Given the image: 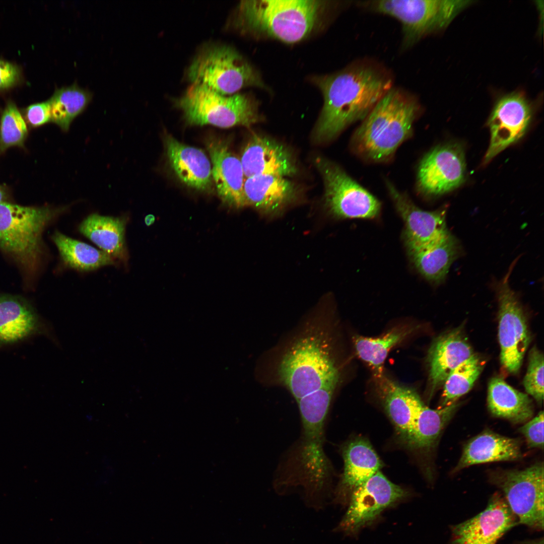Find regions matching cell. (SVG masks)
<instances>
[{"label": "cell", "instance_id": "obj_18", "mask_svg": "<svg viewBox=\"0 0 544 544\" xmlns=\"http://www.w3.org/2000/svg\"><path fill=\"white\" fill-rule=\"evenodd\" d=\"M213 180L218 194L227 205L240 208L246 206L244 195L245 176L240 159L226 142L210 139L207 143Z\"/></svg>", "mask_w": 544, "mask_h": 544}, {"label": "cell", "instance_id": "obj_6", "mask_svg": "<svg viewBox=\"0 0 544 544\" xmlns=\"http://www.w3.org/2000/svg\"><path fill=\"white\" fill-rule=\"evenodd\" d=\"M175 104L193 125L249 127L260 118L257 102L250 95H223L196 84H191Z\"/></svg>", "mask_w": 544, "mask_h": 544}, {"label": "cell", "instance_id": "obj_33", "mask_svg": "<svg viewBox=\"0 0 544 544\" xmlns=\"http://www.w3.org/2000/svg\"><path fill=\"white\" fill-rule=\"evenodd\" d=\"M92 98L88 90L77 84L55 89L48 99L51 121L63 131H67L73 120L86 108Z\"/></svg>", "mask_w": 544, "mask_h": 544}, {"label": "cell", "instance_id": "obj_11", "mask_svg": "<svg viewBox=\"0 0 544 544\" xmlns=\"http://www.w3.org/2000/svg\"><path fill=\"white\" fill-rule=\"evenodd\" d=\"M406 489L388 480L380 470L354 490L335 531L354 536L371 525L381 513L409 496Z\"/></svg>", "mask_w": 544, "mask_h": 544}, {"label": "cell", "instance_id": "obj_41", "mask_svg": "<svg viewBox=\"0 0 544 544\" xmlns=\"http://www.w3.org/2000/svg\"><path fill=\"white\" fill-rule=\"evenodd\" d=\"M155 220V217L152 215H148L145 218V223L148 226L153 224Z\"/></svg>", "mask_w": 544, "mask_h": 544}, {"label": "cell", "instance_id": "obj_29", "mask_svg": "<svg viewBox=\"0 0 544 544\" xmlns=\"http://www.w3.org/2000/svg\"><path fill=\"white\" fill-rule=\"evenodd\" d=\"M487 404L493 416L514 424L525 422L532 418L534 413L532 401L527 394L514 389L497 377L492 378L489 382Z\"/></svg>", "mask_w": 544, "mask_h": 544}, {"label": "cell", "instance_id": "obj_27", "mask_svg": "<svg viewBox=\"0 0 544 544\" xmlns=\"http://www.w3.org/2000/svg\"><path fill=\"white\" fill-rule=\"evenodd\" d=\"M295 191L292 182L277 175L248 177L244 184L246 206L252 207L266 214L281 209L294 198Z\"/></svg>", "mask_w": 544, "mask_h": 544}, {"label": "cell", "instance_id": "obj_38", "mask_svg": "<svg viewBox=\"0 0 544 544\" xmlns=\"http://www.w3.org/2000/svg\"><path fill=\"white\" fill-rule=\"evenodd\" d=\"M25 115L27 122L33 127L40 126L51 121L49 100L30 105L26 109Z\"/></svg>", "mask_w": 544, "mask_h": 544}, {"label": "cell", "instance_id": "obj_32", "mask_svg": "<svg viewBox=\"0 0 544 544\" xmlns=\"http://www.w3.org/2000/svg\"><path fill=\"white\" fill-rule=\"evenodd\" d=\"M416 327L395 328L378 337L356 335L353 337L355 348L359 357L371 368L375 378L383 374V364L392 348L411 334Z\"/></svg>", "mask_w": 544, "mask_h": 544}, {"label": "cell", "instance_id": "obj_3", "mask_svg": "<svg viewBox=\"0 0 544 544\" xmlns=\"http://www.w3.org/2000/svg\"><path fill=\"white\" fill-rule=\"evenodd\" d=\"M324 5L315 0L242 1L237 24L244 30L295 43L311 32Z\"/></svg>", "mask_w": 544, "mask_h": 544}, {"label": "cell", "instance_id": "obj_20", "mask_svg": "<svg viewBox=\"0 0 544 544\" xmlns=\"http://www.w3.org/2000/svg\"><path fill=\"white\" fill-rule=\"evenodd\" d=\"M240 161L245 178L268 174L285 177L297 171L290 153L282 145L257 135L250 138Z\"/></svg>", "mask_w": 544, "mask_h": 544}, {"label": "cell", "instance_id": "obj_8", "mask_svg": "<svg viewBox=\"0 0 544 544\" xmlns=\"http://www.w3.org/2000/svg\"><path fill=\"white\" fill-rule=\"evenodd\" d=\"M468 2L443 0H377L361 1L360 7L391 17L401 24L402 46L407 48L451 22Z\"/></svg>", "mask_w": 544, "mask_h": 544}, {"label": "cell", "instance_id": "obj_7", "mask_svg": "<svg viewBox=\"0 0 544 544\" xmlns=\"http://www.w3.org/2000/svg\"><path fill=\"white\" fill-rule=\"evenodd\" d=\"M187 77L191 84L226 96L247 87L263 86L252 66L235 48L225 44H211L202 49L190 64Z\"/></svg>", "mask_w": 544, "mask_h": 544}, {"label": "cell", "instance_id": "obj_15", "mask_svg": "<svg viewBox=\"0 0 544 544\" xmlns=\"http://www.w3.org/2000/svg\"><path fill=\"white\" fill-rule=\"evenodd\" d=\"M518 524L504 497L495 493L484 511L452 526L451 544H496Z\"/></svg>", "mask_w": 544, "mask_h": 544}, {"label": "cell", "instance_id": "obj_28", "mask_svg": "<svg viewBox=\"0 0 544 544\" xmlns=\"http://www.w3.org/2000/svg\"><path fill=\"white\" fill-rule=\"evenodd\" d=\"M407 250L421 275L436 284L444 281L451 264L460 252L459 242L449 232L433 243Z\"/></svg>", "mask_w": 544, "mask_h": 544}, {"label": "cell", "instance_id": "obj_35", "mask_svg": "<svg viewBox=\"0 0 544 544\" xmlns=\"http://www.w3.org/2000/svg\"><path fill=\"white\" fill-rule=\"evenodd\" d=\"M28 128L16 105L10 102L0 121V155L13 147H22L28 135Z\"/></svg>", "mask_w": 544, "mask_h": 544}, {"label": "cell", "instance_id": "obj_12", "mask_svg": "<svg viewBox=\"0 0 544 544\" xmlns=\"http://www.w3.org/2000/svg\"><path fill=\"white\" fill-rule=\"evenodd\" d=\"M512 267L498 285L497 292L501 362L509 372L516 374L521 366L531 338L522 307L509 285Z\"/></svg>", "mask_w": 544, "mask_h": 544}, {"label": "cell", "instance_id": "obj_4", "mask_svg": "<svg viewBox=\"0 0 544 544\" xmlns=\"http://www.w3.org/2000/svg\"><path fill=\"white\" fill-rule=\"evenodd\" d=\"M66 207L23 206L0 202V248L28 275L40 266L44 255L42 234Z\"/></svg>", "mask_w": 544, "mask_h": 544}, {"label": "cell", "instance_id": "obj_40", "mask_svg": "<svg viewBox=\"0 0 544 544\" xmlns=\"http://www.w3.org/2000/svg\"><path fill=\"white\" fill-rule=\"evenodd\" d=\"M8 192L5 187L0 184V202L7 201Z\"/></svg>", "mask_w": 544, "mask_h": 544}, {"label": "cell", "instance_id": "obj_5", "mask_svg": "<svg viewBox=\"0 0 544 544\" xmlns=\"http://www.w3.org/2000/svg\"><path fill=\"white\" fill-rule=\"evenodd\" d=\"M322 338L314 334L301 338L280 362V378L297 400L338 382V369Z\"/></svg>", "mask_w": 544, "mask_h": 544}, {"label": "cell", "instance_id": "obj_30", "mask_svg": "<svg viewBox=\"0 0 544 544\" xmlns=\"http://www.w3.org/2000/svg\"><path fill=\"white\" fill-rule=\"evenodd\" d=\"M52 239L65 266L80 271H90L107 265H117L115 259L101 250L55 231Z\"/></svg>", "mask_w": 544, "mask_h": 544}, {"label": "cell", "instance_id": "obj_37", "mask_svg": "<svg viewBox=\"0 0 544 544\" xmlns=\"http://www.w3.org/2000/svg\"><path fill=\"white\" fill-rule=\"evenodd\" d=\"M543 421L542 411L519 429L524 436L529 448L543 449Z\"/></svg>", "mask_w": 544, "mask_h": 544}, {"label": "cell", "instance_id": "obj_24", "mask_svg": "<svg viewBox=\"0 0 544 544\" xmlns=\"http://www.w3.org/2000/svg\"><path fill=\"white\" fill-rule=\"evenodd\" d=\"M522 456L520 443L486 430L469 440L453 472L469 466L494 461L519 460Z\"/></svg>", "mask_w": 544, "mask_h": 544}, {"label": "cell", "instance_id": "obj_17", "mask_svg": "<svg viewBox=\"0 0 544 544\" xmlns=\"http://www.w3.org/2000/svg\"><path fill=\"white\" fill-rule=\"evenodd\" d=\"M335 387H324L297 400L301 416L303 442L302 462L313 467L326 462L322 450L324 421Z\"/></svg>", "mask_w": 544, "mask_h": 544}, {"label": "cell", "instance_id": "obj_13", "mask_svg": "<svg viewBox=\"0 0 544 544\" xmlns=\"http://www.w3.org/2000/svg\"><path fill=\"white\" fill-rule=\"evenodd\" d=\"M465 171L464 155L460 146L450 144L438 146L428 152L420 163L417 190L427 196L443 194L463 182Z\"/></svg>", "mask_w": 544, "mask_h": 544}, {"label": "cell", "instance_id": "obj_34", "mask_svg": "<svg viewBox=\"0 0 544 544\" xmlns=\"http://www.w3.org/2000/svg\"><path fill=\"white\" fill-rule=\"evenodd\" d=\"M483 363L473 354L458 366L447 377L440 407L448 406L467 393L473 386L483 369Z\"/></svg>", "mask_w": 544, "mask_h": 544}, {"label": "cell", "instance_id": "obj_2", "mask_svg": "<svg viewBox=\"0 0 544 544\" xmlns=\"http://www.w3.org/2000/svg\"><path fill=\"white\" fill-rule=\"evenodd\" d=\"M420 110L414 98L391 88L355 130L351 140L354 153L368 161L390 160L399 146L412 137Z\"/></svg>", "mask_w": 544, "mask_h": 544}, {"label": "cell", "instance_id": "obj_26", "mask_svg": "<svg viewBox=\"0 0 544 544\" xmlns=\"http://www.w3.org/2000/svg\"><path fill=\"white\" fill-rule=\"evenodd\" d=\"M127 223L125 217L92 214L82 221L79 230L101 250L125 264L129 258L125 239Z\"/></svg>", "mask_w": 544, "mask_h": 544}, {"label": "cell", "instance_id": "obj_10", "mask_svg": "<svg viewBox=\"0 0 544 544\" xmlns=\"http://www.w3.org/2000/svg\"><path fill=\"white\" fill-rule=\"evenodd\" d=\"M316 165L323 180L325 206L341 219H372L378 217L381 203L338 165L318 159Z\"/></svg>", "mask_w": 544, "mask_h": 544}, {"label": "cell", "instance_id": "obj_23", "mask_svg": "<svg viewBox=\"0 0 544 544\" xmlns=\"http://www.w3.org/2000/svg\"><path fill=\"white\" fill-rule=\"evenodd\" d=\"M344 468L336 492L338 501H348L352 492L379 471L382 463L369 442L355 439L344 447Z\"/></svg>", "mask_w": 544, "mask_h": 544}, {"label": "cell", "instance_id": "obj_9", "mask_svg": "<svg viewBox=\"0 0 544 544\" xmlns=\"http://www.w3.org/2000/svg\"><path fill=\"white\" fill-rule=\"evenodd\" d=\"M495 483L503 493L518 524L536 531L543 529L544 466L535 463L522 470L503 471Z\"/></svg>", "mask_w": 544, "mask_h": 544}, {"label": "cell", "instance_id": "obj_21", "mask_svg": "<svg viewBox=\"0 0 544 544\" xmlns=\"http://www.w3.org/2000/svg\"><path fill=\"white\" fill-rule=\"evenodd\" d=\"M164 144L170 166L183 184L200 191L211 189V162L201 150L181 143L170 134L164 137Z\"/></svg>", "mask_w": 544, "mask_h": 544}, {"label": "cell", "instance_id": "obj_25", "mask_svg": "<svg viewBox=\"0 0 544 544\" xmlns=\"http://www.w3.org/2000/svg\"><path fill=\"white\" fill-rule=\"evenodd\" d=\"M41 328L38 315L27 301L17 296L0 295V345L21 341Z\"/></svg>", "mask_w": 544, "mask_h": 544}, {"label": "cell", "instance_id": "obj_14", "mask_svg": "<svg viewBox=\"0 0 544 544\" xmlns=\"http://www.w3.org/2000/svg\"><path fill=\"white\" fill-rule=\"evenodd\" d=\"M532 115L531 104L523 93L512 92L497 101L488 120L491 140L484 164L522 138Z\"/></svg>", "mask_w": 544, "mask_h": 544}, {"label": "cell", "instance_id": "obj_22", "mask_svg": "<svg viewBox=\"0 0 544 544\" xmlns=\"http://www.w3.org/2000/svg\"><path fill=\"white\" fill-rule=\"evenodd\" d=\"M473 354L472 348L459 329L451 330L436 338L428 356L430 397L444 383L448 375Z\"/></svg>", "mask_w": 544, "mask_h": 544}, {"label": "cell", "instance_id": "obj_1", "mask_svg": "<svg viewBox=\"0 0 544 544\" xmlns=\"http://www.w3.org/2000/svg\"><path fill=\"white\" fill-rule=\"evenodd\" d=\"M323 97V106L313 138L330 141L352 123L363 120L392 88L391 77L371 64L352 65L315 80Z\"/></svg>", "mask_w": 544, "mask_h": 544}, {"label": "cell", "instance_id": "obj_16", "mask_svg": "<svg viewBox=\"0 0 544 544\" xmlns=\"http://www.w3.org/2000/svg\"><path fill=\"white\" fill-rule=\"evenodd\" d=\"M386 186L396 210L404 222L405 242L407 249L433 243L449 232L444 211H424L390 181H386Z\"/></svg>", "mask_w": 544, "mask_h": 544}, {"label": "cell", "instance_id": "obj_39", "mask_svg": "<svg viewBox=\"0 0 544 544\" xmlns=\"http://www.w3.org/2000/svg\"><path fill=\"white\" fill-rule=\"evenodd\" d=\"M20 79V70L17 65L0 59V89L10 88Z\"/></svg>", "mask_w": 544, "mask_h": 544}, {"label": "cell", "instance_id": "obj_31", "mask_svg": "<svg viewBox=\"0 0 544 544\" xmlns=\"http://www.w3.org/2000/svg\"><path fill=\"white\" fill-rule=\"evenodd\" d=\"M458 406L459 404L455 402L450 405L433 410L424 404L415 419L408 446L419 450L431 449Z\"/></svg>", "mask_w": 544, "mask_h": 544}, {"label": "cell", "instance_id": "obj_19", "mask_svg": "<svg viewBox=\"0 0 544 544\" xmlns=\"http://www.w3.org/2000/svg\"><path fill=\"white\" fill-rule=\"evenodd\" d=\"M375 379L384 409L399 437L408 446L415 419L424 403L415 390L384 374Z\"/></svg>", "mask_w": 544, "mask_h": 544}, {"label": "cell", "instance_id": "obj_36", "mask_svg": "<svg viewBox=\"0 0 544 544\" xmlns=\"http://www.w3.org/2000/svg\"><path fill=\"white\" fill-rule=\"evenodd\" d=\"M523 385L526 392L538 403L543 399V355L535 347L530 350L528 365L524 378Z\"/></svg>", "mask_w": 544, "mask_h": 544}]
</instances>
